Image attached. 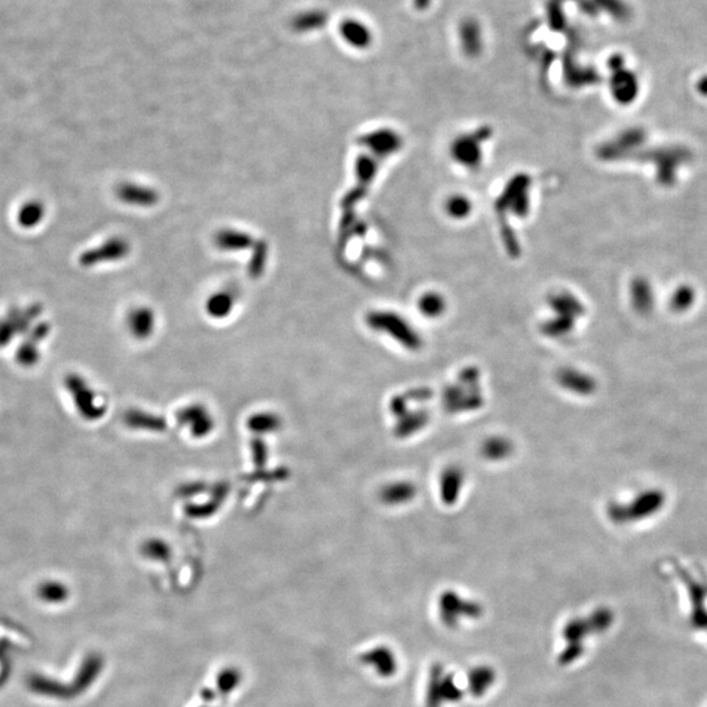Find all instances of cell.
Wrapping results in <instances>:
<instances>
[{
	"instance_id": "obj_1",
	"label": "cell",
	"mask_w": 707,
	"mask_h": 707,
	"mask_svg": "<svg viewBox=\"0 0 707 707\" xmlns=\"http://www.w3.org/2000/svg\"><path fill=\"white\" fill-rule=\"evenodd\" d=\"M549 307L553 316L549 317L541 326V332L549 338L567 337L571 332H574L580 317L586 313L579 298L569 291L552 295L549 298Z\"/></svg>"
},
{
	"instance_id": "obj_2",
	"label": "cell",
	"mask_w": 707,
	"mask_h": 707,
	"mask_svg": "<svg viewBox=\"0 0 707 707\" xmlns=\"http://www.w3.org/2000/svg\"><path fill=\"white\" fill-rule=\"evenodd\" d=\"M444 408L450 413L473 411L484 405V396L479 389V371L474 367L465 368L457 384L444 389Z\"/></svg>"
},
{
	"instance_id": "obj_3",
	"label": "cell",
	"mask_w": 707,
	"mask_h": 707,
	"mask_svg": "<svg viewBox=\"0 0 707 707\" xmlns=\"http://www.w3.org/2000/svg\"><path fill=\"white\" fill-rule=\"evenodd\" d=\"M491 137L490 128H479L455 138L450 147V155L453 162L465 169H476L485 155V145Z\"/></svg>"
},
{
	"instance_id": "obj_4",
	"label": "cell",
	"mask_w": 707,
	"mask_h": 707,
	"mask_svg": "<svg viewBox=\"0 0 707 707\" xmlns=\"http://www.w3.org/2000/svg\"><path fill=\"white\" fill-rule=\"evenodd\" d=\"M369 324L380 332L389 334L405 349L417 351L423 345V338L417 329L402 316L393 312H375L369 316Z\"/></svg>"
},
{
	"instance_id": "obj_5",
	"label": "cell",
	"mask_w": 707,
	"mask_h": 707,
	"mask_svg": "<svg viewBox=\"0 0 707 707\" xmlns=\"http://www.w3.org/2000/svg\"><path fill=\"white\" fill-rule=\"evenodd\" d=\"M530 177L527 174H518L512 177L498 199V208L503 216L508 215L516 219H525L530 210Z\"/></svg>"
},
{
	"instance_id": "obj_6",
	"label": "cell",
	"mask_w": 707,
	"mask_h": 707,
	"mask_svg": "<svg viewBox=\"0 0 707 707\" xmlns=\"http://www.w3.org/2000/svg\"><path fill=\"white\" fill-rule=\"evenodd\" d=\"M66 384H67L69 392L75 399L77 409L82 413L83 417L88 418V419H96V418L103 416L104 406L96 402V396L87 386L86 382H83L77 376H69Z\"/></svg>"
},
{
	"instance_id": "obj_7",
	"label": "cell",
	"mask_w": 707,
	"mask_h": 707,
	"mask_svg": "<svg viewBox=\"0 0 707 707\" xmlns=\"http://www.w3.org/2000/svg\"><path fill=\"white\" fill-rule=\"evenodd\" d=\"M557 382L564 391H569L579 396H589L596 391V382L592 376L574 368H563L558 375Z\"/></svg>"
},
{
	"instance_id": "obj_8",
	"label": "cell",
	"mask_w": 707,
	"mask_h": 707,
	"mask_svg": "<svg viewBox=\"0 0 707 707\" xmlns=\"http://www.w3.org/2000/svg\"><path fill=\"white\" fill-rule=\"evenodd\" d=\"M459 38L461 49L468 57H477L482 50V30L474 18L462 20L459 26Z\"/></svg>"
},
{
	"instance_id": "obj_9",
	"label": "cell",
	"mask_w": 707,
	"mask_h": 707,
	"mask_svg": "<svg viewBox=\"0 0 707 707\" xmlns=\"http://www.w3.org/2000/svg\"><path fill=\"white\" fill-rule=\"evenodd\" d=\"M613 75L611 79V89L616 101L620 103H629L633 100V97L637 94V79L631 74L630 71L623 69V66L618 69H613Z\"/></svg>"
},
{
	"instance_id": "obj_10",
	"label": "cell",
	"mask_w": 707,
	"mask_h": 707,
	"mask_svg": "<svg viewBox=\"0 0 707 707\" xmlns=\"http://www.w3.org/2000/svg\"><path fill=\"white\" fill-rule=\"evenodd\" d=\"M465 482V474L459 467L445 469L440 479V498L445 504H455L460 496Z\"/></svg>"
},
{
	"instance_id": "obj_11",
	"label": "cell",
	"mask_w": 707,
	"mask_h": 707,
	"mask_svg": "<svg viewBox=\"0 0 707 707\" xmlns=\"http://www.w3.org/2000/svg\"><path fill=\"white\" fill-rule=\"evenodd\" d=\"M367 145H369L376 154L386 155L396 154L402 145V139L400 134H397L393 130H380L375 134L366 138Z\"/></svg>"
},
{
	"instance_id": "obj_12",
	"label": "cell",
	"mask_w": 707,
	"mask_h": 707,
	"mask_svg": "<svg viewBox=\"0 0 707 707\" xmlns=\"http://www.w3.org/2000/svg\"><path fill=\"white\" fill-rule=\"evenodd\" d=\"M418 311L427 318L442 317L447 311V300L440 292L427 291L418 299Z\"/></svg>"
},
{
	"instance_id": "obj_13",
	"label": "cell",
	"mask_w": 707,
	"mask_h": 707,
	"mask_svg": "<svg viewBox=\"0 0 707 707\" xmlns=\"http://www.w3.org/2000/svg\"><path fill=\"white\" fill-rule=\"evenodd\" d=\"M444 211L453 221H465L473 213V202L468 196L455 193L445 199Z\"/></svg>"
},
{
	"instance_id": "obj_14",
	"label": "cell",
	"mask_w": 707,
	"mask_h": 707,
	"mask_svg": "<svg viewBox=\"0 0 707 707\" xmlns=\"http://www.w3.org/2000/svg\"><path fill=\"white\" fill-rule=\"evenodd\" d=\"M513 451L511 442L506 438H490L482 445V455L487 460L501 461L507 459Z\"/></svg>"
},
{
	"instance_id": "obj_15",
	"label": "cell",
	"mask_w": 707,
	"mask_h": 707,
	"mask_svg": "<svg viewBox=\"0 0 707 707\" xmlns=\"http://www.w3.org/2000/svg\"><path fill=\"white\" fill-rule=\"evenodd\" d=\"M417 494V487L410 482H397L384 490V501L389 504L410 502Z\"/></svg>"
},
{
	"instance_id": "obj_16",
	"label": "cell",
	"mask_w": 707,
	"mask_h": 707,
	"mask_svg": "<svg viewBox=\"0 0 707 707\" xmlns=\"http://www.w3.org/2000/svg\"><path fill=\"white\" fill-rule=\"evenodd\" d=\"M402 416L403 418L399 427V434L401 436H410L417 431L423 430L430 421V414L427 410H418Z\"/></svg>"
},
{
	"instance_id": "obj_17",
	"label": "cell",
	"mask_w": 707,
	"mask_h": 707,
	"mask_svg": "<svg viewBox=\"0 0 707 707\" xmlns=\"http://www.w3.org/2000/svg\"><path fill=\"white\" fill-rule=\"evenodd\" d=\"M38 595L48 603H60L69 596V589L57 581H49L40 586Z\"/></svg>"
},
{
	"instance_id": "obj_18",
	"label": "cell",
	"mask_w": 707,
	"mask_h": 707,
	"mask_svg": "<svg viewBox=\"0 0 707 707\" xmlns=\"http://www.w3.org/2000/svg\"><path fill=\"white\" fill-rule=\"evenodd\" d=\"M599 11H606L612 18L625 21L630 16L629 7L622 0H594Z\"/></svg>"
},
{
	"instance_id": "obj_19",
	"label": "cell",
	"mask_w": 707,
	"mask_h": 707,
	"mask_svg": "<svg viewBox=\"0 0 707 707\" xmlns=\"http://www.w3.org/2000/svg\"><path fill=\"white\" fill-rule=\"evenodd\" d=\"M547 18L549 24L553 30H561L564 26L563 18L562 1L561 0H550L547 4Z\"/></svg>"
},
{
	"instance_id": "obj_20",
	"label": "cell",
	"mask_w": 707,
	"mask_h": 707,
	"mask_svg": "<svg viewBox=\"0 0 707 707\" xmlns=\"http://www.w3.org/2000/svg\"><path fill=\"white\" fill-rule=\"evenodd\" d=\"M151 323V317H148V313L145 312H138L131 317V328L138 335H145L150 330Z\"/></svg>"
},
{
	"instance_id": "obj_21",
	"label": "cell",
	"mask_w": 707,
	"mask_h": 707,
	"mask_svg": "<svg viewBox=\"0 0 707 707\" xmlns=\"http://www.w3.org/2000/svg\"><path fill=\"white\" fill-rule=\"evenodd\" d=\"M579 9L587 16H596V15H599V12H600L599 9H597L596 3L594 0H580Z\"/></svg>"
},
{
	"instance_id": "obj_22",
	"label": "cell",
	"mask_w": 707,
	"mask_h": 707,
	"mask_svg": "<svg viewBox=\"0 0 707 707\" xmlns=\"http://www.w3.org/2000/svg\"><path fill=\"white\" fill-rule=\"evenodd\" d=\"M430 4H431V0H414V6L419 11H425L430 7Z\"/></svg>"
}]
</instances>
